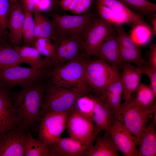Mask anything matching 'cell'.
Returning a JSON list of instances; mask_svg holds the SVG:
<instances>
[{"label":"cell","mask_w":156,"mask_h":156,"mask_svg":"<svg viewBox=\"0 0 156 156\" xmlns=\"http://www.w3.org/2000/svg\"><path fill=\"white\" fill-rule=\"evenodd\" d=\"M45 88L42 81L11 94L19 130L24 132L39 122Z\"/></svg>","instance_id":"1"},{"label":"cell","mask_w":156,"mask_h":156,"mask_svg":"<svg viewBox=\"0 0 156 156\" xmlns=\"http://www.w3.org/2000/svg\"><path fill=\"white\" fill-rule=\"evenodd\" d=\"M85 58L79 57L54 66L47 74L50 82L56 86L72 89L83 94L90 92L84 76Z\"/></svg>","instance_id":"2"},{"label":"cell","mask_w":156,"mask_h":156,"mask_svg":"<svg viewBox=\"0 0 156 156\" xmlns=\"http://www.w3.org/2000/svg\"><path fill=\"white\" fill-rule=\"evenodd\" d=\"M82 94L68 88L55 85L50 82L45 86L41 117L47 112L71 111L78 98Z\"/></svg>","instance_id":"3"},{"label":"cell","mask_w":156,"mask_h":156,"mask_svg":"<svg viewBox=\"0 0 156 156\" xmlns=\"http://www.w3.org/2000/svg\"><path fill=\"white\" fill-rule=\"evenodd\" d=\"M49 68L35 69L16 66L0 69V84L8 90L17 86L27 87L47 77Z\"/></svg>","instance_id":"4"},{"label":"cell","mask_w":156,"mask_h":156,"mask_svg":"<svg viewBox=\"0 0 156 156\" xmlns=\"http://www.w3.org/2000/svg\"><path fill=\"white\" fill-rule=\"evenodd\" d=\"M85 77L90 92L98 96L105 89L112 79L120 73L102 60L85 59Z\"/></svg>","instance_id":"5"},{"label":"cell","mask_w":156,"mask_h":156,"mask_svg":"<svg viewBox=\"0 0 156 156\" xmlns=\"http://www.w3.org/2000/svg\"><path fill=\"white\" fill-rule=\"evenodd\" d=\"M155 113L142 108L132 98L129 101L122 103L120 112V120L138 139Z\"/></svg>","instance_id":"6"},{"label":"cell","mask_w":156,"mask_h":156,"mask_svg":"<svg viewBox=\"0 0 156 156\" xmlns=\"http://www.w3.org/2000/svg\"><path fill=\"white\" fill-rule=\"evenodd\" d=\"M114 24L99 16L93 17L83 36L84 41V57L94 56L106 38L114 30Z\"/></svg>","instance_id":"7"},{"label":"cell","mask_w":156,"mask_h":156,"mask_svg":"<svg viewBox=\"0 0 156 156\" xmlns=\"http://www.w3.org/2000/svg\"><path fill=\"white\" fill-rule=\"evenodd\" d=\"M70 111L44 113L39 121L38 139L49 146L60 138Z\"/></svg>","instance_id":"8"},{"label":"cell","mask_w":156,"mask_h":156,"mask_svg":"<svg viewBox=\"0 0 156 156\" xmlns=\"http://www.w3.org/2000/svg\"><path fill=\"white\" fill-rule=\"evenodd\" d=\"M53 40L56 56L54 66L79 57H84V41L83 36L61 35L55 36Z\"/></svg>","instance_id":"9"},{"label":"cell","mask_w":156,"mask_h":156,"mask_svg":"<svg viewBox=\"0 0 156 156\" xmlns=\"http://www.w3.org/2000/svg\"><path fill=\"white\" fill-rule=\"evenodd\" d=\"M52 18L55 25L54 38L61 35L76 34L83 36L93 18L87 13L73 15L53 14Z\"/></svg>","instance_id":"10"},{"label":"cell","mask_w":156,"mask_h":156,"mask_svg":"<svg viewBox=\"0 0 156 156\" xmlns=\"http://www.w3.org/2000/svg\"><path fill=\"white\" fill-rule=\"evenodd\" d=\"M94 127L92 121L73 109L70 112L66 128L70 137L90 148L93 144L95 140L93 134Z\"/></svg>","instance_id":"11"},{"label":"cell","mask_w":156,"mask_h":156,"mask_svg":"<svg viewBox=\"0 0 156 156\" xmlns=\"http://www.w3.org/2000/svg\"><path fill=\"white\" fill-rule=\"evenodd\" d=\"M108 134L119 151L125 156H138V139L126 128L122 122L115 119L112 123Z\"/></svg>","instance_id":"12"},{"label":"cell","mask_w":156,"mask_h":156,"mask_svg":"<svg viewBox=\"0 0 156 156\" xmlns=\"http://www.w3.org/2000/svg\"><path fill=\"white\" fill-rule=\"evenodd\" d=\"M122 94L120 73L112 79L105 90L97 96L113 114L115 119L119 120Z\"/></svg>","instance_id":"13"},{"label":"cell","mask_w":156,"mask_h":156,"mask_svg":"<svg viewBox=\"0 0 156 156\" xmlns=\"http://www.w3.org/2000/svg\"><path fill=\"white\" fill-rule=\"evenodd\" d=\"M94 56L117 70L122 68L120 46L115 29L105 39Z\"/></svg>","instance_id":"14"},{"label":"cell","mask_w":156,"mask_h":156,"mask_svg":"<svg viewBox=\"0 0 156 156\" xmlns=\"http://www.w3.org/2000/svg\"><path fill=\"white\" fill-rule=\"evenodd\" d=\"M9 94L8 90L0 87V135L11 130H19L11 97Z\"/></svg>","instance_id":"15"},{"label":"cell","mask_w":156,"mask_h":156,"mask_svg":"<svg viewBox=\"0 0 156 156\" xmlns=\"http://www.w3.org/2000/svg\"><path fill=\"white\" fill-rule=\"evenodd\" d=\"M49 147L50 156H87L90 148L70 137L60 138Z\"/></svg>","instance_id":"16"},{"label":"cell","mask_w":156,"mask_h":156,"mask_svg":"<svg viewBox=\"0 0 156 156\" xmlns=\"http://www.w3.org/2000/svg\"><path fill=\"white\" fill-rule=\"evenodd\" d=\"M24 18L25 13L18 0L10 6L7 26L8 39L13 46H20L21 43Z\"/></svg>","instance_id":"17"},{"label":"cell","mask_w":156,"mask_h":156,"mask_svg":"<svg viewBox=\"0 0 156 156\" xmlns=\"http://www.w3.org/2000/svg\"><path fill=\"white\" fill-rule=\"evenodd\" d=\"M25 132L12 130L0 135V156H24Z\"/></svg>","instance_id":"18"},{"label":"cell","mask_w":156,"mask_h":156,"mask_svg":"<svg viewBox=\"0 0 156 156\" xmlns=\"http://www.w3.org/2000/svg\"><path fill=\"white\" fill-rule=\"evenodd\" d=\"M122 68L120 79L123 88L122 100L124 102H127L131 99L140 84L142 75L137 67L129 63H122Z\"/></svg>","instance_id":"19"},{"label":"cell","mask_w":156,"mask_h":156,"mask_svg":"<svg viewBox=\"0 0 156 156\" xmlns=\"http://www.w3.org/2000/svg\"><path fill=\"white\" fill-rule=\"evenodd\" d=\"M94 95V105L93 116L94 125L93 134L95 139L97 135L102 131L108 133L110 126L115 119L113 114L98 97Z\"/></svg>","instance_id":"20"},{"label":"cell","mask_w":156,"mask_h":156,"mask_svg":"<svg viewBox=\"0 0 156 156\" xmlns=\"http://www.w3.org/2000/svg\"><path fill=\"white\" fill-rule=\"evenodd\" d=\"M156 114L140 135L137 145L138 156L156 155Z\"/></svg>","instance_id":"21"},{"label":"cell","mask_w":156,"mask_h":156,"mask_svg":"<svg viewBox=\"0 0 156 156\" xmlns=\"http://www.w3.org/2000/svg\"><path fill=\"white\" fill-rule=\"evenodd\" d=\"M18 53L23 61L31 67L35 69L49 68L54 66L50 60L47 58H42L38 51L34 47L27 46H13Z\"/></svg>","instance_id":"22"},{"label":"cell","mask_w":156,"mask_h":156,"mask_svg":"<svg viewBox=\"0 0 156 156\" xmlns=\"http://www.w3.org/2000/svg\"><path fill=\"white\" fill-rule=\"evenodd\" d=\"M118 150L108 133L97 135L87 156H119Z\"/></svg>","instance_id":"23"},{"label":"cell","mask_w":156,"mask_h":156,"mask_svg":"<svg viewBox=\"0 0 156 156\" xmlns=\"http://www.w3.org/2000/svg\"><path fill=\"white\" fill-rule=\"evenodd\" d=\"M32 13L36 38L44 37L53 40L55 30L54 21L49 19L39 10H35Z\"/></svg>","instance_id":"24"},{"label":"cell","mask_w":156,"mask_h":156,"mask_svg":"<svg viewBox=\"0 0 156 156\" xmlns=\"http://www.w3.org/2000/svg\"><path fill=\"white\" fill-rule=\"evenodd\" d=\"M135 91L136 96L132 97L135 103L144 109L153 113L156 112V96L150 86L140 83Z\"/></svg>","instance_id":"25"},{"label":"cell","mask_w":156,"mask_h":156,"mask_svg":"<svg viewBox=\"0 0 156 156\" xmlns=\"http://www.w3.org/2000/svg\"><path fill=\"white\" fill-rule=\"evenodd\" d=\"M24 156H50L49 146L39 139L34 138L28 132L23 141Z\"/></svg>","instance_id":"26"},{"label":"cell","mask_w":156,"mask_h":156,"mask_svg":"<svg viewBox=\"0 0 156 156\" xmlns=\"http://www.w3.org/2000/svg\"><path fill=\"white\" fill-rule=\"evenodd\" d=\"M24 63L18 53L10 43L5 42L0 45V69L20 65Z\"/></svg>","instance_id":"27"},{"label":"cell","mask_w":156,"mask_h":156,"mask_svg":"<svg viewBox=\"0 0 156 156\" xmlns=\"http://www.w3.org/2000/svg\"><path fill=\"white\" fill-rule=\"evenodd\" d=\"M95 6L97 13L100 18L113 24L121 25L124 23L137 25L129 17L117 12L96 1Z\"/></svg>","instance_id":"28"},{"label":"cell","mask_w":156,"mask_h":156,"mask_svg":"<svg viewBox=\"0 0 156 156\" xmlns=\"http://www.w3.org/2000/svg\"><path fill=\"white\" fill-rule=\"evenodd\" d=\"M96 1L114 11L129 17L136 25H148L144 21L141 15L133 11L119 0H97Z\"/></svg>","instance_id":"29"},{"label":"cell","mask_w":156,"mask_h":156,"mask_svg":"<svg viewBox=\"0 0 156 156\" xmlns=\"http://www.w3.org/2000/svg\"><path fill=\"white\" fill-rule=\"evenodd\" d=\"M94 105V95L88 93L81 95L78 98L73 109L93 122Z\"/></svg>","instance_id":"30"},{"label":"cell","mask_w":156,"mask_h":156,"mask_svg":"<svg viewBox=\"0 0 156 156\" xmlns=\"http://www.w3.org/2000/svg\"><path fill=\"white\" fill-rule=\"evenodd\" d=\"M23 10L25 13V18L22 29L23 46L34 47L36 38L35 34L33 13Z\"/></svg>","instance_id":"31"},{"label":"cell","mask_w":156,"mask_h":156,"mask_svg":"<svg viewBox=\"0 0 156 156\" xmlns=\"http://www.w3.org/2000/svg\"><path fill=\"white\" fill-rule=\"evenodd\" d=\"M135 12L150 16L156 12V4L148 0H119Z\"/></svg>","instance_id":"32"},{"label":"cell","mask_w":156,"mask_h":156,"mask_svg":"<svg viewBox=\"0 0 156 156\" xmlns=\"http://www.w3.org/2000/svg\"><path fill=\"white\" fill-rule=\"evenodd\" d=\"M92 2V0H60L58 5L64 10L79 15L86 12Z\"/></svg>","instance_id":"33"},{"label":"cell","mask_w":156,"mask_h":156,"mask_svg":"<svg viewBox=\"0 0 156 156\" xmlns=\"http://www.w3.org/2000/svg\"><path fill=\"white\" fill-rule=\"evenodd\" d=\"M49 38L40 37L36 38L34 47L40 55L45 58L51 60L55 66L56 62V56L55 46Z\"/></svg>","instance_id":"34"},{"label":"cell","mask_w":156,"mask_h":156,"mask_svg":"<svg viewBox=\"0 0 156 156\" xmlns=\"http://www.w3.org/2000/svg\"><path fill=\"white\" fill-rule=\"evenodd\" d=\"M120 48V60L122 63L133 64L136 67H140L146 62L145 59L142 56L141 47L130 49Z\"/></svg>","instance_id":"35"},{"label":"cell","mask_w":156,"mask_h":156,"mask_svg":"<svg viewBox=\"0 0 156 156\" xmlns=\"http://www.w3.org/2000/svg\"><path fill=\"white\" fill-rule=\"evenodd\" d=\"M151 31L148 25H137L134 26L130 35L133 41L141 46L150 40Z\"/></svg>","instance_id":"36"},{"label":"cell","mask_w":156,"mask_h":156,"mask_svg":"<svg viewBox=\"0 0 156 156\" xmlns=\"http://www.w3.org/2000/svg\"><path fill=\"white\" fill-rule=\"evenodd\" d=\"M10 8L9 0H0V37L6 39Z\"/></svg>","instance_id":"37"},{"label":"cell","mask_w":156,"mask_h":156,"mask_svg":"<svg viewBox=\"0 0 156 156\" xmlns=\"http://www.w3.org/2000/svg\"><path fill=\"white\" fill-rule=\"evenodd\" d=\"M137 68L141 74L146 75L148 78L150 82V86L156 96V69L146 61L142 66Z\"/></svg>","instance_id":"38"},{"label":"cell","mask_w":156,"mask_h":156,"mask_svg":"<svg viewBox=\"0 0 156 156\" xmlns=\"http://www.w3.org/2000/svg\"><path fill=\"white\" fill-rule=\"evenodd\" d=\"M23 10L33 12L37 9L40 0H20Z\"/></svg>","instance_id":"39"},{"label":"cell","mask_w":156,"mask_h":156,"mask_svg":"<svg viewBox=\"0 0 156 156\" xmlns=\"http://www.w3.org/2000/svg\"><path fill=\"white\" fill-rule=\"evenodd\" d=\"M148 59L147 62L153 68L156 69V44H155L149 47Z\"/></svg>","instance_id":"40"},{"label":"cell","mask_w":156,"mask_h":156,"mask_svg":"<svg viewBox=\"0 0 156 156\" xmlns=\"http://www.w3.org/2000/svg\"><path fill=\"white\" fill-rule=\"evenodd\" d=\"M53 3L51 0H40L38 4L37 10L41 12L49 9Z\"/></svg>","instance_id":"41"},{"label":"cell","mask_w":156,"mask_h":156,"mask_svg":"<svg viewBox=\"0 0 156 156\" xmlns=\"http://www.w3.org/2000/svg\"><path fill=\"white\" fill-rule=\"evenodd\" d=\"M151 29L154 35L156 34V14L155 13L151 15Z\"/></svg>","instance_id":"42"},{"label":"cell","mask_w":156,"mask_h":156,"mask_svg":"<svg viewBox=\"0 0 156 156\" xmlns=\"http://www.w3.org/2000/svg\"><path fill=\"white\" fill-rule=\"evenodd\" d=\"M7 40L0 37V45L5 42H7Z\"/></svg>","instance_id":"43"},{"label":"cell","mask_w":156,"mask_h":156,"mask_svg":"<svg viewBox=\"0 0 156 156\" xmlns=\"http://www.w3.org/2000/svg\"><path fill=\"white\" fill-rule=\"evenodd\" d=\"M52 3L55 5H58L60 0H51Z\"/></svg>","instance_id":"44"},{"label":"cell","mask_w":156,"mask_h":156,"mask_svg":"<svg viewBox=\"0 0 156 156\" xmlns=\"http://www.w3.org/2000/svg\"><path fill=\"white\" fill-rule=\"evenodd\" d=\"M18 0H9L10 6L16 2Z\"/></svg>","instance_id":"45"}]
</instances>
